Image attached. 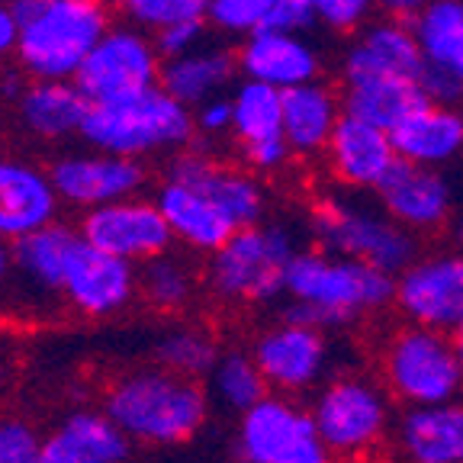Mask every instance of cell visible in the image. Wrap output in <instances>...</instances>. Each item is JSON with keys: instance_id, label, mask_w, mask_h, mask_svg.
<instances>
[{"instance_id": "9", "label": "cell", "mask_w": 463, "mask_h": 463, "mask_svg": "<svg viewBox=\"0 0 463 463\" xmlns=\"http://www.w3.org/2000/svg\"><path fill=\"white\" fill-rule=\"evenodd\" d=\"M251 357L274 396H316L335 376V347L328 332L280 316L254 338Z\"/></svg>"}, {"instance_id": "43", "label": "cell", "mask_w": 463, "mask_h": 463, "mask_svg": "<svg viewBox=\"0 0 463 463\" xmlns=\"http://www.w3.org/2000/svg\"><path fill=\"white\" fill-rule=\"evenodd\" d=\"M431 4H438V0H376V14H383L386 20L412 23V20H419Z\"/></svg>"}, {"instance_id": "29", "label": "cell", "mask_w": 463, "mask_h": 463, "mask_svg": "<svg viewBox=\"0 0 463 463\" xmlns=\"http://www.w3.org/2000/svg\"><path fill=\"white\" fill-rule=\"evenodd\" d=\"M341 103H345V116H351V119L392 132L405 116L425 103V94L415 80L357 78L341 80Z\"/></svg>"}, {"instance_id": "25", "label": "cell", "mask_w": 463, "mask_h": 463, "mask_svg": "<svg viewBox=\"0 0 463 463\" xmlns=\"http://www.w3.org/2000/svg\"><path fill=\"white\" fill-rule=\"evenodd\" d=\"M399 161L444 171L463 158V116L460 107L421 103L390 132Z\"/></svg>"}, {"instance_id": "1", "label": "cell", "mask_w": 463, "mask_h": 463, "mask_svg": "<svg viewBox=\"0 0 463 463\" xmlns=\"http://www.w3.org/2000/svg\"><path fill=\"white\" fill-rule=\"evenodd\" d=\"M283 297L289 299L283 316L322 332H338L392 306L396 277L361 260L303 248L289 260Z\"/></svg>"}, {"instance_id": "20", "label": "cell", "mask_w": 463, "mask_h": 463, "mask_svg": "<svg viewBox=\"0 0 463 463\" xmlns=\"http://www.w3.org/2000/svg\"><path fill=\"white\" fill-rule=\"evenodd\" d=\"M421 71H425V61H421L412 23L386 20V16L351 36L345 55H341V80L402 78L419 84Z\"/></svg>"}, {"instance_id": "50", "label": "cell", "mask_w": 463, "mask_h": 463, "mask_svg": "<svg viewBox=\"0 0 463 463\" xmlns=\"http://www.w3.org/2000/svg\"><path fill=\"white\" fill-rule=\"evenodd\" d=\"M10 7H45V4H55V0H4Z\"/></svg>"}, {"instance_id": "27", "label": "cell", "mask_w": 463, "mask_h": 463, "mask_svg": "<svg viewBox=\"0 0 463 463\" xmlns=\"http://www.w3.org/2000/svg\"><path fill=\"white\" fill-rule=\"evenodd\" d=\"M341 119H345L341 90L326 80H312L283 94V136L299 158L326 155Z\"/></svg>"}, {"instance_id": "53", "label": "cell", "mask_w": 463, "mask_h": 463, "mask_svg": "<svg viewBox=\"0 0 463 463\" xmlns=\"http://www.w3.org/2000/svg\"><path fill=\"white\" fill-rule=\"evenodd\" d=\"M33 463H39V460H33Z\"/></svg>"}, {"instance_id": "33", "label": "cell", "mask_w": 463, "mask_h": 463, "mask_svg": "<svg viewBox=\"0 0 463 463\" xmlns=\"http://www.w3.org/2000/svg\"><path fill=\"white\" fill-rule=\"evenodd\" d=\"M55 434L94 463H129L136 448L103 409H74L55 428Z\"/></svg>"}, {"instance_id": "42", "label": "cell", "mask_w": 463, "mask_h": 463, "mask_svg": "<svg viewBox=\"0 0 463 463\" xmlns=\"http://www.w3.org/2000/svg\"><path fill=\"white\" fill-rule=\"evenodd\" d=\"M232 123H235V109H232V97H213V100L200 103L194 109V129L203 138H219L232 136Z\"/></svg>"}, {"instance_id": "47", "label": "cell", "mask_w": 463, "mask_h": 463, "mask_svg": "<svg viewBox=\"0 0 463 463\" xmlns=\"http://www.w3.org/2000/svg\"><path fill=\"white\" fill-rule=\"evenodd\" d=\"M450 341H454L457 361H460V370H463V318L454 326V332H450Z\"/></svg>"}, {"instance_id": "46", "label": "cell", "mask_w": 463, "mask_h": 463, "mask_svg": "<svg viewBox=\"0 0 463 463\" xmlns=\"http://www.w3.org/2000/svg\"><path fill=\"white\" fill-rule=\"evenodd\" d=\"M10 270H14V245L0 239V287L10 277Z\"/></svg>"}, {"instance_id": "5", "label": "cell", "mask_w": 463, "mask_h": 463, "mask_svg": "<svg viewBox=\"0 0 463 463\" xmlns=\"http://www.w3.org/2000/svg\"><path fill=\"white\" fill-rule=\"evenodd\" d=\"M376 373L392 402L405 409L463 399V370L448 332L402 322L380 345Z\"/></svg>"}, {"instance_id": "26", "label": "cell", "mask_w": 463, "mask_h": 463, "mask_svg": "<svg viewBox=\"0 0 463 463\" xmlns=\"http://www.w3.org/2000/svg\"><path fill=\"white\" fill-rule=\"evenodd\" d=\"M155 203H158V210L165 216L167 229H171L174 241H184L190 251L206 254V258L216 254L239 232V225L232 222L210 196L200 194L190 184L167 177L158 187V194H155Z\"/></svg>"}, {"instance_id": "51", "label": "cell", "mask_w": 463, "mask_h": 463, "mask_svg": "<svg viewBox=\"0 0 463 463\" xmlns=\"http://www.w3.org/2000/svg\"><path fill=\"white\" fill-rule=\"evenodd\" d=\"M229 463H241V460H229Z\"/></svg>"}, {"instance_id": "44", "label": "cell", "mask_w": 463, "mask_h": 463, "mask_svg": "<svg viewBox=\"0 0 463 463\" xmlns=\"http://www.w3.org/2000/svg\"><path fill=\"white\" fill-rule=\"evenodd\" d=\"M39 463H94L90 457H84L80 450H74L68 441H61L55 431L49 434L43 441V448H39Z\"/></svg>"}, {"instance_id": "39", "label": "cell", "mask_w": 463, "mask_h": 463, "mask_svg": "<svg viewBox=\"0 0 463 463\" xmlns=\"http://www.w3.org/2000/svg\"><path fill=\"white\" fill-rule=\"evenodd\" d=\"M43 448L36 428L23 419H0V463H33Z\"/></svg>"}, {"instance_id": "28", "label": "cell", "mask_w": 463, "mask_h": 463, "mask_svg": "<svg viewBox=\"0 0 463 463\" xmlns=\"http://www.w3.org/2000/svg\"><path fill=\"white\" fill-rule=\"evenodd\" d=\"M239 74V55L225 45H200L181 58H171L161 68V87L184 103L187 109H196L200 103L222 97L225 87Z\"/></svg>"}, {"instance_id": "24", "label": "cell", "mask_w": 463, "mask_h": 463, "mask_svg": "<svg viewBox=\"0 0 463 463\" xmlns=\"http://www.w3.org/2000/svg\"><path fill=\"white\" fill-rule=\"evenodd\" d=\"M392 448L402 463H463V399L402 409Z\"/></svg>"}, {"instance_id": "3", "label": "cell", "mask_w": 463, "mask_h": 463, "mask_svg": "<svg viewBox=\"0 0 463 463\" xmlns=\"http://www.w3.org/2000/svg\"><path fill=\"white\" fill-rule=\"evenodd\" d=\"M309 412L335 463H361L392 441V396L380 376L345 370L312 396Z\"/></svg>"}, {"instance_id": "7", "label": "cell", "mask_w": 463, "mask_h": 463, "mask_svg": "<svg viewBox=\"0 0 463 463\" xmlns=\"http://www.w3.org/2000/svg\"><path fill=\"white\" fill-rule=\"evenodd\" d=\"M309 235L318 251L370 264L399 277L419 258V239L392 222L383 206L351 203L345 196H322L309 213Z\"/></svg>"}, {"instance_id": "16", "label": "cell", "mask_w": 463, "mask_h": 463, "mask_svg": "<svg viewBox=\"0 0 463 463\" xmlns=\"http://www.w3.org/2000/svg\"><path fill=\"white\" fill-rule=\"evenodd\" d=\"M376 203L415 239L448 229L457 213V194L448 174L405 161H399L383 187L376 190Z\"/></svg>"}, {"instance_id": "6", "label": "cell", "mask_w": 463, "mask_h": 463, "mask_svg": "<svg viewBox=\"0 0 463 463\" xmlns=\"http://www.w3.org/2000/svg\"><path fill=\"white\" fill-rule=\"evenodd\" d=\"M299 251L297 232L283 222L239 229L206 260V287L222 303H274L283 297L287 268Z\"/></svg>"}, {"instance_id": "41", "label": "cell", "mask_w": 463, "mask_h": 463, "mask_svg": "<svg viewBox=\"0 0 463 463\" xmlns=\"http://www.w3.org/2000/svg\"><path fill=\"white\" fill-rule=\"evenodd\" d=\"M318 23L316 0H280L274 14L260 29H274V33H293V36H306Z\"/></svg>"}, {"instance_id": "21", "label": "cell", "mask_w": 463, "mask_h": 463, "mask_svg": "<svg viewBox=\"0 0 463 463\" xmlns=\"http://www.w3.org/2000/svg\"><path fill=\"white\" fill-rule=\"evenodd\" d=\"M322 158H326L328 174L341 187L364 190V194H376L392 174V167L399 165L390 132L361 123V119H351V116H345L338 123Z\"/></svg>"}, {"instance_id": "4", "label": "cell", "mask_w": 463, "mask_h": 463, "mask_svg": "<svg viewBox=\"0 0 463 463\" xmlns=\"http://www.w3.org/2000/svg\"><path fill=\"white\" fill-rule=\"evenodd\" d=\"M23 68L36 80H74L87 55L109 33L103 0H55L45 7H16Z\"/></svg>"}, {"instance_id": "30", "label": "cell", "mask_w": 463, "mask_h": 463, "mask_svg": "<svg viewBox=\"0 0 463 463\" xmlns=\"http://www.w3.org/2000/svg\"><path fill=\"white\" fill-rule=\"evenodd\" d=\"M87 109H90V103L74 87V80H36L20 97L23 123L43 138H61L80 132Z\"/></svg>"}, {"instance_id": "12", "label": "cell", "mask_w": 463, "mask_h": 463, "mask_svg": "<svg viewBox=\"0 0 463 463\" xmlns=\"http://www.w3.org/2000/svg\"><path fill=\"white\" fill-rule=\"evenodd\" d=\"M392 309L409 326L454 332L463 318V248L419 254L396 277Z\"/></svg>"}, {"instance_id": "14", "label": "cell", "mask_w": 463, "mask_h": 463, "mask_svg": "<svg viewBox=\"0 0 463 463\" xmlns=\"http://www.w3.org/2000/svg\"><path fill=\"white\" fill-rule=\"evenodd\" d=\"M138 293V268L129 260L100 251L90 241L80 239L71 245L61 280V297L78 316L107 318L123 312Z\"/></svg>"}, {"instance_id": "2", "label": "cell", "mask_w": 463, "mask_h": 463, "mask_svg": "<svg viewBox=\"0 0 463 463\" xmlns=\"http://www.w3.org/2000/svg\"><path fill=\"white\" fill-rule=\"evenodd\" d=\"M100 409L132 444L181 448L206 428L213 402L200 380H187L165 367H142L116 376L103 390Z\"/></svg>"}, {"instance_id": "52", "label": "cell", "mask_w": 463, "mask_h": 463, "mask_svg": "<svg viewBox=\"0 0 463 463\" xmlns=\"http://www.w3.org/2000/svg\"><path fill=\"white\" fill-rule=\"evenodd\" d=\"M460 116H463V103H460Z\"/></svg>"}, {"instance_id": "19", "label": "cell", "mask_w": 463, "mask_h": 463, "mask_svg": "<svg viewBox=\"0 0 463 463\" xmlns=\"http://www.w3.org/2000/svg\"><path fill=\"white\" fill-rule=\"evenodd\" d=\"M235 55H239L241 80H258L280 94L322 80V52L306 36L258 29L248 39H241Z\"/></svg>"}, {"instance_id": "32", "label": "cell", "mask_w": 463, "mask_h": 463, "mask_svg": "<svg viewBox=\"0 0 463 463\" xmlns=\"http://www.w3.org/2000/svg\"><path fill=\"white\" fill-rule=\"evenodd\" d=\"M206 392H210V402L216 409H222L229 415H239V419L270 396L251 351H241V347L222 351L213 373L206 376Z\"/></svg>"}, {"instance_id": "45", "label": "cell", "mask_w": 463, "mask_h": 463, "mask_svg": "<svg viewBox=\"0 0 463 463\" xmlns=\"http://www.w3.org/2000/svg\"><path fill=\"white\" fill-rule=\"evenodd\" d=\"M20 14H16V7H10V4H4L0 0V55H7V52H16V45H20Z\"/></svg>"}, {"instance_id": "49", "label": "cell", "mask_w": 463, "mask_h": 463, "mask_svg": "<svg viewBox=\"0 0 463 463\" xmlns=\"http://www.w3.org/2000/svg\"><path fill=\"white\" fill-rule=\"evenodd\" d=\"M7 386H10V364L0 357V396L7 392Z\"/></svg>"}, {"instance_id": "48", "label": "cell", "mask_w": 463, "mask_h": 463, "mask_svg": "<svg viewBox=\"0 0 463 463\" xmlns=\"http://www.w3.org/2000/svg\"><path fill=\"white\" fill-rule=\"evenodd\" d=\"M181 4H187L190 10H196V14H210V7H213V0H181Z\"/></svg>"}, {"instance_id": "17", "label": "cell", "mask_w": 463, "mask_h": 463, "mask_svg": "<svg viewBox=\"0 0 463 463\" xmlns=\"http://www.w3.org/2000/svg\"><path fill=\"white\" fill-rule=\"evenodd\" d=\"M49 177L58 200L90 213L109 203L132 200L145 184V167L123 155H68L52 165Z\"/></svg>"}, {"instance_id": "11", "label": "cell", "mask_w": 463, "mask_h": 463, "mask_svg": "<svg viewBox=\"0 0 463 463\" xmlns=\"http://www.w3.org/2000/svg\"><path fill=\"white\" fill-rule=\"evenodd\" d=\"M161 68L165 61L155 49V39L129 26L109 29L80 65L74 87L84 94L87 103L126 100L161 87Z\"/></svg>"}, {"instance_id": "31", "label": "cell", "mask_w": 463, "mask_h": 463, "mask_svg": "<svg viewBox=\"0 0 463 463\" xmlns=\"http://www.w3.org/2000/svg\"><path fill=\"white\" fill-rule=\"evenodd\" d=\"M74 241H78V232L58 222L43 232H33V235L14 245V268L20 270V277L29 287L61 297L65 264Z\"/></svg>"}, {"instance_id": "35", "label": "cell", "mask_w": 463, "mask_h": 463, "mask_svg": "<svg viewBox=\"0 0 463 463\" xmlns=\"http://www.w3.org/2000/svg\"><path fill=\"white\" fill-rule=\"evenodd\" d=\"M138 293L158 312H181L194 299L196 277L187 268V260L165 254L138 270Z\"/></svg>"}, {"instance_id": "13", "label": "cell", "mask_w": 463, "mask_h": 463, "mask_svg": "<svg viewBox=\"0 0 463 463\" xmlns=\"http://www.w3.org/2000/svg\"><path fill=\"white\" fill-rule=\"evenodd\" d=\"M78 232L80 239L90 241L94 248L119 260H129L136 268H145V264L165 258L174 241L158 203L138 200V196L84 213Z\"/></svg>"}, {"instance_id": "36", "label": "cell", "mask_w": 463, "mask_h": 463, "mask_svg": "<svg viewBox=\"0 0 463 463\" xmlns=\"http://www.w3.org/2000/svg\"><path fill=\"white\" fill-rule=\"evenodd\" d=\"M277 4L280 0H213L206 23H213L219 33L248 39L268 23V16L274 14Z\"/></svg>"}, {"instance_id": "15", "label": "cell", "mask_w": 463, "mask_h": 463, "mask_svg": "<svg viewBox=\"0 0 463 463\" xmlns=\"http://www.w3.org/2000/svg\"><path fill=\"white\" fill-rule=\"evenodd\" d=\"M425 71L419 78L428 103H463V0H438L412 20Z\"/></svg>"}, {"instance_id": "23", "label": "cell", "mask_w": 463, "mask_h": 463, "mask_svg": "<svg viewBox=\"0 0 463 463\" xmlns=\"http://www.w3.org/2000/svg\"><path fill=\"white\" fill-rule=\"evenodd\" d=\"M55 184L45 171L23 161L0 158V239L16 245L33 232L55 225Z\"/></svg>"}, {"instance_id": "40", "label": "cell", "mask_w": 463, "mask_h": 463, "mask_svg": "<svg viewBox=\"0 0 463 463\" xmlns=\"http://www.w3.org/2000/svg\"><path fill=\"white\" fill-rule=\"evenodd\" d=\"M203 39H206V20L174 23V26L155 33V49H158L161 61H171V58H181L187 52L200 49Z\"/></svg>"}, {"instance_id": "34", "label": "cell", "mask_w": 463, "mask_h": 463, "mask_svg": "<svg viewBox=\"0 0 463 463\" xmlns=\"http://www.w3.org/2000/svg\"><path fill=\"white\" fill-rule=\"evenodd\" d=\"M222 357L216 335L203 326H177L155 341V367H165L171 373H181L187 380L210 376L216 361Z\"/></svg>"}, {"instance_id": "38", "label": "cell", "mask_w": 463, "mask_h": 463, "mask_svg": "<svg viewBox=\"0 0 463 463\" xmlns=\"http://www.w3.org/2000/svg\"><path fill=\"white\" fill-rule=\"evenodd\" d=\"M318 26L332 29L338 36H357L364 26L373 23L376 0H316Z\"/></svg>"}, {"instance_id": "10", "label": "cell", "mask_w": 463, "mask_h": 463, "mask_svg": "<svg viewBox=\"0 0 463 463\" xmlns=\"http://www.w3.org/2000/svg\"><path fill=\"white\" fill-rule=\"evenodd\" d=\"M235 460L241 463H335L303 399L270 392L235 428Z\"/></svg>"}, {"instance_id": "37", "label": "cell", "mask_w": 463, "mask_h": 463, "mask_svg": "<svg viewBox=\"0 0 463 463\" xmlns=\"http://www.w3.org/2000/svg\"><path fill=\"white\" fill-rule=\"evenodd\" d=\"M116 7L123 10L132 23L145 29H167L174 23H187V20H206L203 14L190 10L181 0H113Z\"/></svg>"}, {"instance_id": "8", "label": "cell", "mask_w": 463, "mask_h": 463, "mask_svg": "<svg viewBox=\"0 0 463 463\" xmlns=\"http://www.w3.org/2000/svg\"><path fill=\"white\" fill-rule=\"evenodd\" d=\"M194 132V109L174 100L165 87H152L126 100L90 103L80 126L87 145L100 148L103 155H123L136 161L161 148L187 145Z\"/></svg>"}, {"instance_id": "22", "label": "cell", "mask_w": 463, "mask_h": 463, "mask_svg": "<svg viewBox=\"0 0 463 463\" xmlns=\"http://www.w3.org/2000/svg\"><path fill=\"white\" fill-rule=\"evenodd\" d=\"M167 177L190 184L200 194H206L239 229H251V225H260V219H264V206H268L264 187H260L258 177H251L241 167H232L222 165V161L206 158V155L187 152L174 161Z\"/></svg>"}, {"instance_id": "18", "label": "cell", "mask_w": 463, "mask_h": 463, "mask_svg": "<svg viewBox=\"0 0 463 463\" xmlns=\"http://www.w3.org/2000/svg\"><path fill=\"white\" fill-rule=\"evenodd\" d=\"M232 138L239 142L241 158L260 174H274L293 158L287 136H283V94L258 80H241L232 94Z\"/></svg>"}]
</instances>
